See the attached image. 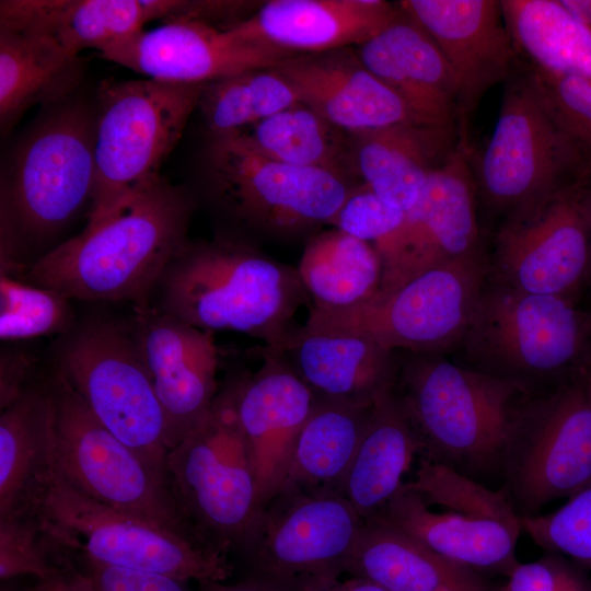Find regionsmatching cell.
Returning <instances> with one entry per match:
<instances>
[{
    "label": "cell",
    "mask_w": 591,
    "mask_h": 591,
    "mask_svg": "<svg viewBox=\"0 0 591 591\" xmlns=\"http://www.w3.org/2000/svg\"><path fill=\"white\" fill-rule=\"evenodd\" d=\"M195 199L162 176L106 220L27 265L25 281L67 299L150 305L170 262L187 245Z\"/></svg>",
    "instance_id": "cell-1"
},
{
    "label": "cell",
    "mask_w": 591,
    "mask_h": 591,
    "mask_svg": "<svg viewBox=\"0 0 591 591\" xmlns=\"http://www.w3.org/2000/svg\"><path fill=\"white\" fill-rule=\"evenodd\" d=\"M153 297L150 305L192 326L243 333L277 351L300 328L293 316L309 299L297 268L225 235L189 241Z\"/></svg>",
    "instance_id": "cell-2"
},
{
    "label": "cell",
    "mask_w": 591,
    "mask_h": 591,
    "mask_svg": "<svg viewBox=\"0 0 591 591\" xmlns=\"http://www.w3.org/2000/svg\"><path fill=\"white\" fill-rule=\"evenodd\" d=\"M396 352L393 393L417 436L421 459L484 485L501 480L505 449L530 393L445 355Z\"/></svg>",
    "instance_id": "cell-3"
},
{
    "label": "cell",
    "mask_w": 591,
    "mask_h": 591,
    "mask_svg": "<svg viewBox=\"0 0 591 591\" xmlns=\"http://www.w3.org/2000/svg\"><path fill=\"white\" fill-rule=\"evenodd\" d=\"M470 160L484 234L525 220L575 186L591 163L548 111L530 67L519 59L503 82L493 134Z\"/></svg>",
    "instance_id": "cell-4"
},
{
    "label": "cell",
    "mask_w": 591,
    "mask_h": 591,
    "mask_svg": "<svg viewBox=\"0 0 591 591\" xmlns=\"http://www.w3.org/2000/svg\"><path fill=\"white\" fill-rule=\"evenodd\" d=\"M204 177L210 204L233 229L225 236L258 247L310 239L356 186L324 170L265 157L233 135L209 136Z\"/></svg>",
    "instance_id": "cell-5"
},
{
    "label": "cell",
    "mask_w": 591,
    "mask_h": 591,
    "mask_svg": "<svg viewBox=\"0 0 591 591\" xmlns=\"http://www.w3.org/2000/svg\"><path fill=\"white\" fill-rule=\"evenodd\" d=\"M590 338L591 316L573 300L520 291L487 277L457 349L463 364L533 394L579 374L589 361Z\"/></svg>",
    "instance_id": "cell-6"
},
{
    "label": "cell",
    "mask_w": 591,
    "mask_h": 591,
    "mask_svg": "<svg viewBox=\"0 0 591 591\" xmlns=\"http://www.w3.org/2000/svg\"><path fill=\"white\" fill-rule=\"evenodd\" d=\"M28 512L56 554H78L105 565L184 582H223L234 571L229 556L90 498L54 467Z\"/></svg>",
    "instance_id": "cell-7"
},
{
    "label": "cell",
    "mask_w": 591,
    "mask_h": 591,
    "mask_svg": "<svg viewBox=\"0 0 591 591\" xmlns=\"http://www.w3.org/2000/svg\"><path fill=\"white\" fill-rule=\"evenodd\" d=\"M374 519L482 575L508 577L520 563L521 518L503 489L439 463L421 459L415 477Z\"/></svg>",
    "instance_id": "cell-8"
},
{
    "label": "cell",
    "mask_w": 591,
    "mask_h": 591,
    "mask_svg": "<svg viewBox=\"0 0 591 591\" xmlns=\"http://www.w3.org/2000/svg\"><path fill=\"white\" fill-rule=\"evenodd\" d=\"M205 84L147 78L101 83L86 225L112 217L139 189L161 177L160 167L198 108Z\"/></svg>",
    "instance_id": "cell-9"
},
{
    "label": "cell",
    "mask_w": 591,
    "mask_h": 591,
    "mask_svg": "<svg viewBox=\"0 0 591 591\" xmlns=\"http://www.w3.org/2000/svg\"><path fill=\"white\" fill-rule=\"evenodd\" d=\"M96 112L70 97L18 143L2 188L1 239L47 237L91 204Z\"/></svg>",
    "instance_id": "cell-10"
},
{
    "label": "cell",
    "mask_w": 591,
    "mask_h": 591,
    "mask_svg": "<svg viewBox=\"0 0 591 591\" xmlns=\"http://www.w3.org/2000/svg\"><path fill=\"white\" fill-rule=\"evenodd\" d=\"M363 524L337 493L285 488L259 509L230 554L243 579L303 591L347 572Z\"/></svg>",
    "instance_id": "cell-11"
},
{
    "label": "cell",
    "mask_w": 591,
    "mask_h": 591,
    "mask_svg": "<svg viewBox=\"0 0 591 591\" xmlns=\"http://www.w3.org/2000/svg\"><path fill=\"white\" fill-rule=\"evenodd\" d=\"M55 360L96 419L169 480L163 410L128 324L85 321L61 335Z\"/></svg>",
    "instance_id": "cell-12"
},
{
    "label": "cell",
    "mask_w": 591,
    "mask_h": 591,
    "mask_svg": "<svg viewBox=\"0 0 591 591\" xmlns=\"http://www.w3.org/2000/svg\"><path fill=\"white\" fill-rule=\"evenodd\" d=\"M175 499L199 541L229 556L260 509L230 379L207 414L169 451Z\"/></svg>",
    "instance_id": "cell-13"
},
{
    "label": "cell",
    "mask_w": 591,
    "mask_h": 591,
    "mask_svg": "<svg viewBox=\"0 0 591 591\" xmlns=\"http://www.w3.org/2000/svg\"><path fill=\"white\" fill-rule=\"evenodd\" d=\"M488 277L486 250L432 267L343 311L311 309V328L359 333L391 350L445 355L457 349Z\"/></svg>",
    "instance_id": "cell-14"
},
{
    "label": "cell",
    "mask_w": 591,
    "mask_h": 591,
    "mask_svg": "<svg viewBox=\"0 0 591 591\" xmlns=\"http://www.w3.org/2000/svg\"><path fill=\"white\" fill-rule=\"evenodd\" d=\"M501 488L520 518L591 484V397L583 371L529 394L502 459Z\"/></svg>",
    "instance_id": "cell-15"
},
{
    "label": "cell",
    "mask_w": 591,
    "mask_h": 591,
    "mask_svg": "<svg viewBox=\"0 0 591 591\" xmlns=\"http://www.w3.org/2000/svg\"><path fill=\"white\" fill-rule=\"evenodd\" d=\"M49 379L55 398L53 467L90 498L202 544L169 480L108 431L56 368Z\"/></svg>",
    "instance_id": "cell-16"
},
{
    "label": "cell",
    "mask_w": 591,
    "mask_h": 591,
    "mask_svg": "<svg viewBox=\"0 0 591 591\" xmlns=\"http://www.w3.org/2000/svg\"><path fill=\"white\" fill-rule=\"evenodd\" d=\"M468 135L427 179L401 225L373 246L382 265L379 291H391L443 263L485 250Z\"/></svg>",
    "instance_id": "cell-17"
},
{
    "label": "cell",
    "mask_w": 591,
    "mask_h": 591,
    "mask_svg": "<svg viewBox=\"0 0 591 591\" xmlns=\"http://www.w3.org/2000/svg\"><path fill=\"white\" fill-rule=\"evenodd\" d=\"M487 264L488 277L497 282L575 301L590 270L581 182L525 220L495 233Z\"/></svg>",
    "instance_id": "cell-18"
},
{
    "label": "cell",
    "mask_w": 591,
    "mask_h": 591,
    "mask_svg": "<svg viewBox=\"0 0 591 591\" xmlns=\"http://www.w3.org/2000/svg\"><path fill=\"white\" fill-rule=\"evenodd\" d=\"M134 312L128 326L162 407L170 451L201 422L218 395L215 333L152 305Z\"/></svg>",
    "instance_id": "cell-19"
},
{
    "label": "cell",
    "mask_w": 591,
    "mask_h": 591,
    "mask_svg": "<svg viewBox=\"0 0 591 591\" xmlns=\"http://www.w3.org/2000/svg\"><path fill=\"white\" fill-rule=\"evenodd\" d=\"M108 61L147 79L205 84L239 72L271 68L291 54L240 42L225 30L192 20L165 22L117 38L99 50Z\"/></svg>",
    "instance_id": "cell-20"
},
{
    "label": "cell",
    "mask_w": 591,
    "mask_h": 591,
    "mask_svg": "<svg viewBox=\"0 0 591 591\" xmlns=\"http://www.w3.org/2000/svg\"><path fill=\"white\" fill-rule=\"evenodd\" d=\"M255 372L229 376L250 451L260 508L283 487L296 439L316 397L280 351L258 349Z\"/></svg>",
    "instance_id": "cell-21"
},
{
    "label": "cell",
    "mask_w": 591,
    "mask_h": 591,
    "mask_svg": "<svg viewBox=\"0 0 591 591\" xmlns=\"http://www.w3.org/2000/svg\"><path fill=\"white\" fill-rule=\"evenodd\" d=\"M397 4L427 32L449 63L460 92V129L467 132L483 96L503 83L520 59L499 1L405 0Z\"/></svg>",
    "instance_id": "cell-22"
},
{
    "label": "cell",
    "mask_w": 591,
    "mask_h": 591,
    "mask_svg": "<svg viewBox=\"0 0 591 591\" xmlns=\"http://www.w3.org/2000/svg\"><path fill=\"white\" fill-rule=\"evenodd\" d=\"M274 68L290 83L300 103L349 134L422 124L362 63L355 47L292 55Z\"/></svg>",
    "instance_id": "cell-23"
},
{
    "label": "cell",
    "mask_w": 591,
    "mask_h": 591,
    "mask_svg": "<svg viewBox=\"0 0 591 591\" xmlns=\"http://www.w3.org/2000/svg\"><path fill=\"white\" fill-rule=\"evenodd\" d=\"M397 4L383 0H269L225 31L291 55L357 47L387 27Z\"/></svg>",
    "instance_id": "cell-24"
},
{
    "label": "cell",
    "mask_w": 591,
    "mask_h": 591,
    "mask_svg": "<svg viewBox=\"0 0 591 591\" xmlns=\"http://www.w3.org/2000/svg\"><path fill=\"white\" fill-rule=\"evenodd\" d=\"M355 50L420 123L460 127L455 77L432 38L399 7L387 27Z\"/></svg>",
    "instance_id": "cell-25"
},
{
    "label": "cell",
    "mask_w": 591,
    "mask_h": 591,
    "mask_svg": "<svg viewBox=\"0 0 591 591\" xmlns=\"http://www.w3.org/2000/svg\"><path fill=\"white\" fill-rule=\"evenodd\" d=\"M280 352L318 399L368 407L395 382L396 350L359 333L303 325Z\"/></svg>",
    "instance_id": "cell-26"
},
{
    "label": "cell",
    "mask_w": 591,
    "mask_h": 591,
    "mask_svg": "<svg viewBox=\"0 0 591 591\" xmlns=\"http://www.w3.org/2000/svg\"><path fill=\"white\" fill-rule=\"evenodd\" d=\"M177 0H2L0 27L44 37L71 55L171 21Z\"/></svg>",
    "instance_id": "cell-27"
},
{
    "label": "cell",
    "mask_w": 591,
    "mask_h": 591,
    "mask_svg": "<svg viewBox=\"0 0 591 591\" xmlns=\"http://www.w3.org/2000/svg\"><path fill=\"white\" fill-rule=\"evenodd\" d=\"M350 135L357 177L407 211L428 177L454 152L462 131L459 126L409 123Z\"/></svg>",
    "instance_id": "cell-28"
},
{
    "label": "cell",
    "mask_w": 591,
    "mask_h": 591,
    "mask_svg": "<svg viewBox=\"0 0 591 591\" xmlns=\"http://www.w3.org/2000/svg\"><path fill=\"white\" fill-rule=\"evenodd\" d=\"M55 398L50 379L34 381L0 415V518L28 512L53 467Z\"/></svg>",
    "instance_id": "cell-29"
},
{
    "label": "cell",
    "mask_w": 591,
    "mask_h": 591,
    "mask_svg": "<svg viewBox=\"0 0 591 591\" xmlns=\"http://www.w3.org/2000/svg\"><path fill=\"white\" fill-rule=\"evenodd\" d=\"M387 591H494L484 575L373 519L364 522L347 572Z\"/></svg>",
    "instance_id": "cell-30"
},
{
    "label": "cell",
    "mask_w": 591,
    "mask_h": 591,
    "mask_svg": "<svg viewBox=\"0 0 591 591\" xmlns=\"http://www.w3.org/2000/svg\"><path fill=\"white\" fill-rule=\"evenodd\" d=\"M420 445L393 389L370 410L355 459L338 494L356 509L363 522L376 518L404 484Z\"/></svg>",
    "instance_id": "cell-31"
},
{
    "label": "cell",
    "mask_w": 591,
    "mask_h": 591,
    "mask_svg": "<svg viewBox=\"0 0 591 591\" xmlns=\"http://www.w3.org/2000/svg\"><path fill=\"white\" fill-rule=\"evenodd\" d=\"M83 60L53 42L0 27V126L9 130L35 105L70 97L83 77Z\"/></svg>",
    "instance_id": "cell-32"
},
{
    "label": "cell",
    "mask_w": 591,
    "mask_h": 591,
    "mask_svg": "<svg viewBox=\"0 0 591 591\" xmlns=\"http://www.w3.org/2000/svg\"><path fill=\"white\" fill-rule=\"evenodd\" d=\"M519 58L555 77L591 80V31L559 0H499Z\"/></svg>",
    "instance_id": "cell-33"
},
{
    "label": "cell",
    "mask_w": 591,
    "mask_h": 591,
    "mask_svg": "<svg viewBox=\"0 0 591 591\" xmlns=\"http://www.w3.org/2000/svg\"><path fill=\"white\" fill-rule=\"evenodd\" d=\"M371 406L316 398L296 439L282 489L338 494L364 433Z\"/></svg>",
    "instance_id": "cell-34"
},
{
    "label": "cell",
    "mask_w": 591,
    "mask_h": 591,
    "mask_svg": "<svg viewBox=\"0 0 591 591\" xmlns=\"http://www.w3.org/2000/svg\"><path fill=\"white\" fill-rule=\"evenodd\" d=\"M297 269L312 298L311 309L326 312L368 302L379 291L382 278L374 246L337 229L312 235Z\"/></svg>",
    "instance_id": "cell-35"
},
{
    "label": "cell",
    "mask_w": 591,
    "mask_h": 591,
    "mask_svg": "<svg viewBox=\"0 0 591 591\" xmlns=\"http://www.w3.org/2000/svg\"><path fill=\"white\" fill-rule=\"evenodd\" d=\"M230 135L270 159L324 170L358 185L352 182L358 177L351 135L302 103Z\"/></svg>",
    "instance_id": "cell-36"
},
{
    "label": "cell",
    "mask_w": 591,
    "mask_h": 591,
    "mask_svg": "<svg viewBox=\"0 0 591 591\" xmlns=\"http://www.w3.org/2000/svg\"><path fill=\"white\" fill-rule=\"evenodd\" d=\"M300 103L274 68L253 69L205 84L198 108L209 136L237 132Z\"/></svg>",
    "instance_id": "cell-37"
},
{
    "label": "cell",
    "mask_w": 591,
    "mask_h": 591,
    "mask_svg": "<svg viewBox=\"0 0 591 591\" xmlns=\"http://www.w3.org/2000/svg\"><path fill=\"white\" fill-rule=\"evenodd\" d=\"M69 301L54 290L1 275V339L23 340L66 334L70 331L73 320Z\"/></svg>",
    "instance_id": "cell-38"
},
{
    "label": "cell",
    "mask_w": 591,
    "mask_h": 591,
    "mask_svg": "<svg viewBox=\"0 0 591 591\" xmlns=\"http://www.w3.org/2000/svg\"><path fill=\"white\" fill-rule=\"evenodd\" d=\"M521 526L544 552L591 570V484L553 512L521 518Z\"/></svg>",
    "instance_id": "cell-39"
},
{
    "label": "cell",
    "mask_w": 591,
    "mask_h": 591,
    "mask_svg": "<svg viewBox=\"0 0 591 591\" xmlns=\"http://www.w3.org/2000/svg\"><path fill=\"white\" fill-rule=\"evenodd\" d=\"M36 518L26 512L0 518V579L32 575L38 580L61 571Z\"/></svg>",
    "instance_id": "cell-40"
},
{
    "label": "cell",
    "mask_w": 591,
    "mask_h": 591,
    "mask_svg": "<svg viewBox=\"0 0 591 591\" xmlns=\"http://www.w3.org/2000/svg\"><path fill=\"white\" fill-rule=\"evenodd\" d=\"M530 69L555 121L591 163V80Z\"/></svg>",
    "instance_id": "cell-41"
},
{
    "label": "cell",
    "mask_w": 591,
    "mask_h": 591,
    "mask_svg": "<svg viewBox=\"0 0 591 591\" xmlns=\"http://www.w3.org/2000/svg\"><path fill=\"white\" fill-rule=\"evenodd\" d=\"M404 216V210L359 183L351 188L327 224L374 245L393 233L403 222Z\"/></svg>",
    "instance_id": "cell-42"
},
{
    "label": "cell",
    "mask_w": 591,
    "mask_h": 591,
    "mask_svg": "<svg viewBox=\"0 0 591 591\" xmlns=\"http://www.w3.org/2000/svg\"><path fill=\"white\" fill-rule=\"evenodd\" d=\"M507 578L501 591H591V579L582 567L554 552L519 563Z\"/></svg>",
    "instance_id": "cell-43"
},
{
    "label": "cell",
    "mask_w": 591,
    "mask_h": 591,
    "mask_svg": "<svg viewBox=\"0 0 591 591\" xmlns=\"http://www.w3.org/2000/svg\"><path fill=\"white\" fill-rule=\"evenodd\" d=\"M68 555L80 559V568L69 560L68 564L85 591H189L187 582L169 576L105 565L78 554Z\"/></svg>",
    "instance_id": "cell-44"
},
{
    "label": "cell",
    "mask_w": 591,
    "mask_h": 591,
    "mask_svg": "<svg viewBox=\"0 0 591 591\" xmlns=\"http://www.w3.org/2000/svg\"><path fill=\"white\" fill-rule=\"evenodd\" d=\"M0 407L13 403L35 380L32 376V362L23 355L1 358Z\"/></svg>",
    "instance_id": "cell-45"
},
{
    "label": "cell",
    "mask_w": 591,
    "mask_h": 591,
    "mask_svg": "<svg viewBox=\"0 0 591 591\" xmlns=\"http://www.w3.org/2000/svg\"><path fill=\"white\" fill-rule=\"evenodd\" d=\"M303 591H387L379 584L361 577L350 576L346 580H331L309 587Z\"/></svg>",
    "instance_id": "cell-46"
},
{
    "label": "cell",
    "mask_w": 591,
    "mask_h": 591,
    "mask_svg": "<svg viewBox=\"0 0 591 591\" xmlns=\"http://www.w3.org/2000/svg\"><path fill=\"white\" fill-rule=\"evenodd\" d=\"M26 591H85L80 584L76 576L68 569L63 567L59 573L56 576L38 580L35 586L27 589Z\"/></svg>",
    "instance_id": "cell-47"
},
{
    "label": "cell",
    "mask_w": 591,
    "mask_h": 591,
    "mask_svg": "<svg viewBox=\"0 0 591 591\" xmlns=\"http://www.w3.org/2000/svg\"><path fill=\"white\" fill-rule=\"evenodd\" d=\"M198 584L199 591H274L251 579H242L235 583L206 581Z\"/></svg>",
    "instance_id": "cell-48"
},
{
    "label": "cell",
    "mask_w": 591,
    "mask_h": 591,
    "mask_svg": "<svg viewBox=\"0 0 591 591\" xmlns=\"http://www.w3.org/2000/svg\"><path fill=\"white\" fill-rule=\"evenodd\" d=\"M559 2L591 31V0H559Z\"/></svg>",
    "instance_id": "cell-49"
},
{
    "label": "cell",
    "mask_w": 591,
    "mask_h": 591,
    "mask_svg": "<svg viewBox=\"0 0 591 591\" xmlns=\"http://www.w3.org/2000/svg\"><path fill=\"white\" fill-rule=\"evenodd\" d=\"M581 188L583 194V202L586 209L589 243H590V270L589 278H591V167L587 175L581 181Z\"/></svg>",
    "instance_id": "cell-50"
},
{
    "label": "cell",
    "mask_w": 591,
    "mask_h": 591,
    "mask_svg": "<svg viewBox=\"0 0 591 591\" xmlns=\"http://www.w3.org/2000/svg\"><path fill=\"white\" fill-rule=\"evenodd\" d=\"M583 379H584L587 391L591 397V358H589V361L583 369Z\"/></svg>",
    "instance_id": "cell-51"
},
{
    "label": "cell",
    "mask_w": 591,
    "mask_h": 591,
    "mask_svg": "<svg viewBox=\"0 0 591 591\" xmlns=\"http://www.w3.org/2000/svg\"><path fill=\"white\" fill-rule=\"evenodd\" d=\"M1 591H14V590H11V589H9V588L2 587V588H1Z\"/></svg>",
    "instance_id": "cell-52"
}]
</instances>
